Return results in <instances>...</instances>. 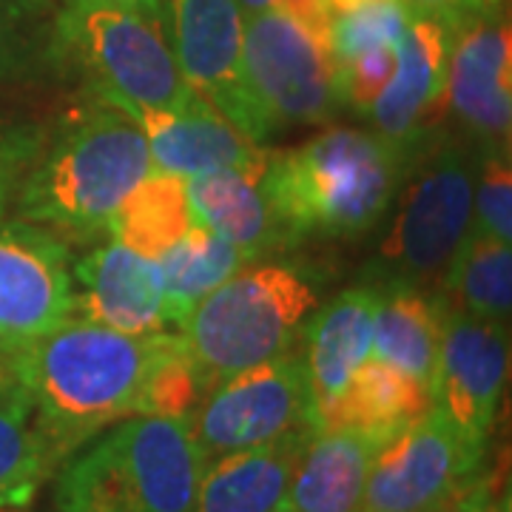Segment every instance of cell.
<instances>
[{
    "label": "cell",
    "mask_w": 512,
    "mask_h": 512,
    "mask_svg": "<svg viewBox=\"0 0 512 512\" xmlns=\"http://www.w3.org/2000/svg\"><path fill=\"white\" fill-rule=\"evenodd\" d=\"M416 143L339 126L299 148H274L268 180L288 248L308 239L365 237L384 222Z\"/></svg>",
    "instance_id": "2"
},
{
    "label": "cell",
    "mask_w": 512,
    "mask_h": 512,
    "mask_svg": "<svg viewBox=\"0 0 512 512\" xmlns=\"http://www.w3.org/2000/svg\"><path fill=\"white\" fill-rule=\"evenodd\" d=\"M311 436L313 427H302L282 439L208 461L191 512H276L285 504L293 470Z\"/></svg>",
    "instance_id": "20"
},
{
    "label": "cell",
    "mask_w": 512,
    "mask_h": 512,
    "mask_svg": "<svg viewBox=\"0 0 512 512\" xmlns=\"http://www.w3.org/2000/svg\"><path fill=\"white\" fill-rule=\"evenodd\" d=\"M49 0H0V80L55 72Z\"/></svg>",
    "instance_id": "30"
},
{
    "label": "cell",
    "mask_w": 512,
    "mask_h": 512,
    "mask_svg": "<svg viewBox=\"0 0 512 512\" xmlns=\"http://www.w3.org/2000/svg\"><path fill=\"white\" fill-rule=\"evenodd\" d=\"M74 316L69 245L35 222H0V356H12Z\"/></svg>",
    "instance_id": "12"
},
{
    "label": "cell",
    "mask_w": 512,
    "mask_h": 512,
    "mask_svg": "<svg viewBox=\"0 0 512 512\" xmlns=\"http://www.w3.org/2000/svg\"><path fill=\"white\" fill-rule=\"evenodd\" d=\"M439 296L450 311L507 325L512 311V251L470 228L439 279Z\"/></svg>",
    "instance_id": "25"
},
{
    "label": "cell",
    "mask_w": 512,
    "mask_h": 512,
    "mask_svg": "<svg viewBox=\"0 0 512 512\" xmlns=\"http://www.w3.org/2000/svg\"><path fill=\"white\" fill-rule=\"evenodd\" d=\"M447 114L476 151H510L512 32L507 12L470 15L453 29Z\"/></svg>",
    "instance_id": "14"
},
{
    "label": "cell",
    "mask_w": 512,
    "mask_h": 512,
    "mask_svg": "<svg viewBox=\"0 0 512 512\" xmlns=\"http://www.w3.org/2000/svg\"><path fill=\"white\" fill-rule=\"evenodd\" d=\"M476 15H501L507 12V0H473Z\"/></svg>",
    "instance_id": "37"
},
{
    "label": "cell",
    "mask_w": 512,
    "mask_h": 512,
    "mask_svg": "<svg viewBox=\"0 0 512 512\" xmlns=\"http://www.w3.org/2000/svg\"><path fill=\"white\" fill-rule=\"evenodd\" d=\"M160 333L131 336L69 319L6 356V373L32 404L37 433L55 467H63L114 421L137 413Z\"/></svg>",
    "instance_id": "1"
},
{
    "label": "cell",
    "mask_w": 512,
    "mask_h": 512,
    "mask_svg": "<svg viewBox=\"0 0 512 512\" xmlns=\"http://www.w3.org/2000/svg\"><path fill=\"white\" fill-rule=\"evenodd\" d=\"M55 72L77 74L100 103L134 123L183 109L191 89L168 46L160 15L114 3H69L55 15Z\"/></svg>",
    "instance_id": "7"
},
{
    "label": "cell",
    "mask_w": 512,
    "mask_h": 512,
    "mask_svg": "<svg viewBox=\"0 0 512 512\" xmlns=\"http://www.w3.org/2000/svg\"><path fill=\"white\" fill-rule=\"evenodd\" d=\"M12 382V379H9V373H6V367H0V390H3V387H6V384Z\"/></svg>",
    "instance_id": "38"
},
{
    "label": "cell",
    "mask_w": 512,
    "mask_h": 512,
    "mask_svg": "<svg viewBox=\"0 0 512 512\" xmlns=\"http://www.w3.org/2000/svg\"><path fill=\"white\" fill-rule=\"evenodd\" d=\"M313 6L339 69L365 52L396 49L416 12L410 0H313Z\"/></svg>",
    "instance_id": "28"
},
{
    "label": "cell",
    "mask_w": 512,
    "mask_h": 512,
    "mask_svg": "<svg viewBox=\"0 0 512 512\" xmlns=\"http://www.w3.org/2000/svg\"><path fill=\"white\" fill-rule=\"evenodd\" d=\"M208 393L200 370L188 356L180 333H160L154 359L148 365L146 382L137 399L134 416H165V419H191Z\"/></svg>",
    "instance_id": "29"
},
{
    "label": "cell",
    "mask_w": 512,
    "mask_h": 512,
    "mask_svg": "<svg viewBox=\"0 0 512 512\" xmlns=\"http://www.w3.org/2000/svg\"><path fill=\"white\" fill-rule=\"evenodd\" d=\"M379 288L370 282L350 285L308 316L302 328V359L308 370L311 413L333 402L350 376L373 356V313Z\"/></svg>",
    "instance_id": "18"
},
{
    "label": "cell",
    "mask_w": 512,
    "mask_h": 512,
    "mask_svg": "<svg viewBox=\"0 0 512 512\" xmlns=\"http://www.w3.org/2000/svg\"><path fill=\"white\" fill-rule=\"evenodd\" d=\"M453 26L427 12H413L396 43V66L379 97L367 109L370 128L399 143L441 128L447 114V66Z\"/></svg>",
    "instance_id": "15"
},
{
    "label": "cell",
    "mask_w": 512,
    "mask_h": 512,
    "mask_svg": "<svg viewBox=\"0 0 512 512\" xmlns=\"http://www.w3.org/2000/svg\"><path fill=\"white\" fill-rule=\"evenodd\" d=\"M239 9H242V15L248 18V15H259V12H268V9H274L279 6L282 0H237Z\"/></svg>",
    "instance_id": "36"
},
{
    "label": "cell",
    "mask_w": 512,
    "mask_h": 512,
    "mask_svg": "<svg viewBox=\"0 0 512 512\" xmlns=\"http://www.w3.org/2000/svg\"><path fill=\"white\" fill-rule=\"evenodd\" d=\"M476 146L447 131L424 134L387 211V231L365 265L370 285L427 288L473 228Z\"/></svg>",
    "instance_id": "5"
},
{
    "label": "cell",
    "mask_w": 512,
    "mask_h": 512,
    "mask_svg": "<svg viewBox=\"0 0 512 512\" xmlns=\"http://www.w3.org/2000/svg\"><path fill=\"white\" fill-rule=\"evenodd\" d=\"M396 430L333 427L313 430L293 470L285 507L296 512H359L367 473Z\"/></svg>",
    "instance_id": "19"
},
{
    "label": "cell",
    "mask_w": 512,
    "mask_h": 512,
    "mask_svg": "<svg viewBox=\"0 0 512 512\" xmlns=\"http://www.w3.org/2000/svg\"><path fill=\"white\" fill-rule=\"evenodd\" d=\"M311 390L302 350L282 353L217 382L191 413L202 461L282 439L311 427Z\"/></svg>",
    "instance_id": "10"
},
{
    "label": "cell",
    "mask_w": 512,
    "mask_h": 512,
    "mask_svg": "<svg viewBox=\"0 0 512 512\" xmlns=\"http://www.w3.org/2000/svg\"><path fill=\"white\" fill-rule=\"evenodd\" d=\"M188 180L171 171H151L128 191L106 222L114 242L146 259H160L194 225Z\"/></svg>",
    "instance_id": "24"
},
{
    "label": "cell",
    "mask_w": 512,
    "mask_h": 512,
    "mask_svg": "<svg viewBox=\"0 0 512 512\" xmlns=\"http://www.w3.org/2000/svg\"><path fill=\"white\" fill-rule=\"evenodd\" d=\"M72 276L74 313L86 322L131 336L160 333L174 325L157 262L114 239L83 256Z\"/></svg>",
    "instance_id": "16"
},
{
    "label": "cell",
    "mask_w": 512,
    "mask_h": 512,
    "mask_svg": "<svg viewBox=\"0 0 512 512\" xmlns=\"http://www.w3.org/2000/svg\"><path fill=\"white\" fill-rule=\"evenodd\" d=\"M433 407L430 387L399 367L370 356L350 376L345 387L311 419L313 430L362 427V430H402Z\"/></svg>",
    "instance_id": "23"
},
{
    "label": "cell",
    "mask_w": 512,
    "mask_h": 512,
    "mask_svg": "<svg viewBox=\"0 0 512 512\" xmlns=\"http://www.w3.org/2000/svg\"><path fill=\"white\" fill-rule=\"evenodd\" d=\"M55 470L37 433L32 404L18 384L9 382L0 390V510L32 504L40 484Z\"/></svg>",
    "instance_id": "27"
},
{
    "label": "cell",
    "mask_w": 512,
    "mask_h": 512,
    "mask_svg": "<svg viewBox=\"0 0 512 512\" xmlns=\"http://www.w3.org/2000/svg\"><path fill=\"white\" fill-rule=\"evenodd\" d=\"M137 126L146 134L151 165L157 171L180 174L185 180L248 163L262 148L245 140L200 94H191L183 109L151 114Z\"/></svg>",
    "instance_id": "21"
},
{
    "label": "cell",
    "mask_w": 512,
    "mask_h": 512,
    "mask_svg": "<svg viewBox=\"0 0 512 512\" xmlns=\"http://www.w3.org/2000/svg\"><path fill=\"white\" fill-rule=\"evenodd\" d=\"M276 512H296V510H291V507H285V504H282V507H279Z\"/></svg>",
    "instance_id": "39"
},
{
    "label": "cell",
    "mask_w": 512,
    "mask_h": 512,
    "mask_svg": "<svg viewBox=\"0 0 512 512\" xmlns=\"http://www.w3.org/2000/svg\"><path fill=\"white\" fill-rule=\"evenodd\" d=\"M160 23L188 89L256 146L274 131L245 77V15L237 0H160Z\"/></svg>",
    "instance_id": "9"
},
{
    "label": "cell",
    "mask_w": 512,
    "mask_h": 512,
    "mask_svg": "<svg viewBox=\"0 0 512 512\" xmlns=\"http://www.w3.org/2000/svg\"><path fill=\"white\" fill-rule=\"evenodd\" d=\"M46 131L32 123H6L0 120V222L15 202L23 174L43 146Z\"/></svg>",
    "instance_id": "32"
},
{
    "label": "cell",
    "mask_w": 512,
    "mask_h": 512,
    "mask_svg": "<svg viewBox=\"0 0 512 512\" xmlns=\"http://www.w3.org/2000/svg\"><path fill=\"white\" fill-rule=\"evenodd\" d=\"M507 373L510 328L447 308L430 399L461 433V439L478 453H487L504 399Z\"/></svg>",
    "instance_id": "13"
},
{
    "label": "cell",
    "mask_w": 512,
    "mask_h": 512,
    "mask_svg": "<svg viewBox=\"0 0 512 512\" xmlns=\"http://www.w3.org/2000/svg\"><path fill=\"white\" fill-rule=\"evenodd\" d=\"M202 467L188 419L128 416L63 464L57 510L191 512Z\"/></svg>",
    "instance_id": "6"
},
{
    "label": "cell",
    "mask_w": 512,
    "mask_h": 512,
    "mask_svg": "<svg viewBox=\"0 0 512 512\" xmlns=\"http://www.w3.org/2000/svg\"><path fill=\"white\" fill-rule=\"evenodd\" d=\"M271 157L274 148L262 146L248 163L217 168L188 180L194 220L228 239L245 262L288 251V237L276 214L268 180Z\"/></svg>",
    "instance_id": "17"
},
{
    "label": "cell",
    "mask_w": 512,
    "mask_h": 512,
    "mask_svg": "<svg viewBox=\"0 0 512 512\" xmlns=\"http://www.w3.org/2000/svg\"><path fill=\"white\" fill-rule=\"evenodd\" d=\"M473 231L512 242L510 151H478L473 183Z\"/></svg>",
    "instance_id": "31"
},
{
    "label": "cell",
    "mask_w": 512,
    "mask_h": 512,
    "mask_svg": "<svg viewBox=\"0 0 512 512\" xmlns=\"http://www.w3.org/2000/svg\"><path fill=\"white\" fill-rule=\"evenodd\" d=\"M430 512H510V501H507V493L498 490L493 478L484 476L481 470L473 481H467L461 490H456Z\"/></svg>",
    "instance_id": "33"
},
{
    "label": "cell",
    "mask_w": 512,
    "mask_h": 512,
    "mask_svg": "<svg viewBox=\"0 0 512 512\" xmlns=\"http://www.w3.org/2000/svg\"><path fill=\"white\" fill-rule=\"evenodd\" d=\"M242 265L245 256L228 239L214 234L202 222H194L188 234L157 259L171 322L180 325L202 296L220 288Z\"/></svg>",
    "instance_id": "26"
},
{
    "label": "cell",
    "mask_w": 512,
    "mask_h": 512,
    "mask_svg": "<svg viewBox=\"0 0 512 512\" xmlns=\"http://www.w3.org/2000/svg\"><path fill=\"white\" fill-rule=\"evenodd\" d=\"M154 171L143 128L109 103H83L60 117L23 174L18 217L55 234L106 228L128 191Z\"/></svg>",
    "instance_id": "3"
},
{
    "label": "cell",
    "mask_w": 512,
    "mask_h": 512,
    "mask_svg": "<svg viewBox=\"0 0 512 512\" xmlns=\"http://www.w3.org/2000/svg\"><path fill=\"white\" fill-rule=\"evenodd\" d=\"M245 77L274 137L293 126H325L345 109L313 0H282L245 18Z\"/></svg>",
    "instance_id": "8"
},
{
    "label": "cell",
    "mask_w": 512,
    "mask_h": 512,
    "mask_svg": "<svg viewBox=\"0 0 512 512\" xmlns=\"http://www.w3.org/2000/svg\"><path fill=\"white\" fill-rule=\"evenodd\" d=\"M373 356L430 387L439 359L447 302L416 285H376Z\"/></svg>",
    "instance_id": "22"
},
{
    "label": "cell",
    "mask_w": 512,
    "mask_h": 512,
    "mask_svg": "<svg viewBox=\"0 0 512 512\" xmlns=\"http://www.w3.org/2000/svg\"><path fill=\"white\" fill-rule=\"evenodd\" d=\"M328 285L330 276L311 259L262 256L202 296L177 333L208 390L245 367L291 353Z\"/></svg>",
    "instance_id": "4"
},
{
    "label": "cell",
    "mask_w": 512,
    "mask_h": 512,
    "mask_svg": "<svg viewBox=\"0 0 512 512\" xmlns=\"http://www.w3.org/2000/svg\"><path fill=\"white\" fill-rule=\"evenodd\" d=\"M72 3H114V6H128V9H137V12H148V15L160 12V0H72Z\"/></svg>",
    "instance_id": "35"
},
{
    "label": "cell",
    "mask_w": 512,
    "mask_h": 512,
    "mask_svg": "<svg viewBox=\"0 0 512 512\" xmlns=\"http://www.w3.org/2000/svg\"><path fill=\"white\" fill-rule=\"evenodd\" d=\"M484 470V453L430 407L373 458L359 512H430Z\"/></svg>",
    "instance_id": "11"
},
{
    "label": "cell",
    "mask_w": 512,
    "mask_h": 512,
    "mask_svg": "<svg viewBox=\"0 0 512 512\" xmlns=\"http://www.w3.org/2000/svg\"><path fill=\"white\" fill-rule=\"evenodd\" d=\"M410 6L419 9V12H427V15H436V18H441L453 29L464 18L476 15L473 0H410Z\"/></svg>",
    "instance_id": "34"
}]
</instances>
